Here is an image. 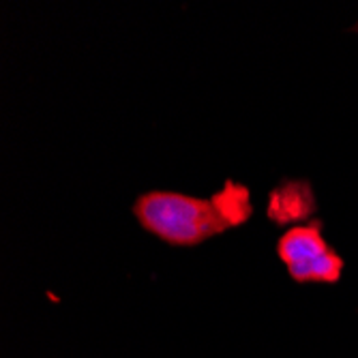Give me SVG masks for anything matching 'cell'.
I'll list each match as a JSON object with an SVG mask.
<instances>
[{"label": "cell", "mask_w": 358, "mask_h": 358, "mask_svg": "<svg viewBox=\"0 0 358 358\" xmlns=\"http://www.w3.org/2000/svg\"><path fill=\"white\" fill-rule=\"evenodd\" d=\"M134 215L152 236L172 247H195L251 215L249 191L227 182L210 198H195L176 191H148L134 204Z\"/></svg>", "instance_id": "1"}, {"label": "cell", "mask_w": 358, "mask_h": 358, "mask_svg": "<svg viewBox=\"0 0 358 358\" xmlns=\"http://www.w3.org/2000/svg\"><path fill=\"white\" fill-rule=\"evenodd\" d=\"M277 253L299 283H337L341 279L343 259L324 241L320 223L289 227L277 243Z\"/></svg>", "instance_id": "2"}]
</instances>
